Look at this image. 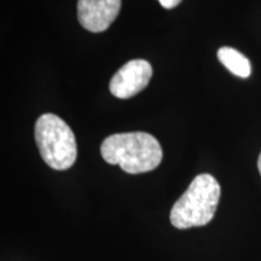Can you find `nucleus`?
Returning a JSON list of instances; mask_svg holds the SVG:
<instances>
[{
    "instance_id": "f257e3e1",
    "label": "nucleus",
    "mask_w": 261,
    "mask_h": 261,
    "mask_svg": "<svg viewBox=\"0 0 261 261\" xmlns=\"http://www.w3.org/2000/svg\"><path fill=\"white\" fill-rule=\"evenodd\" d=\"M100 154L109 165H117L129 174L154 171L162 161V148L154 136L145 132L117 133L100 145Z\"/></svg>"
},
{
    "instance_id": "f03ea898",
    "label": "nucleus",
    "mask_w": 261,
    "mask_h": 261,
    "mask_svg": "<svg viewBox=\"0 0 261 261\" xmlns=\"http://www.w3.org/2000/svg\"><path fill=\"white\" fill-rule=\"evenodd\" d=\"M220 198V185L213 175H197L171 211V223L179 230L211 223Z\"/></svg>"
},
{
    "instance_id": "7ed1b4c3",
    "label": "nucleus",
    "mask_w": 261,
    "mask_h": 261,
    "mask_svg": "<svg viewBox=\"0 0 261 261\" xmlns=\"http://www.w3.org/2000/svg\"><path fill=\"white\" fill-rule=\"evenodd\" d=\"M35 140L42 160L56 171H65L76 161L74 132L60 116L44 114L35 123Z\"/></svg>"
},
{
    "instance_id": "20e7f679",
    "label": "nucleus",
    "mask_w": 261,
    "mask_h": 261,
    "mask_svg": "<svg viewBox=\"0 0 261 261\" xmlns=\"http://www.w3.org/2000/svg\"><path fill=\"white\" fill-rule=\"evenodd\" d=\"M152 76L151 64L144 60L127 62L110 80L109 90L114 96L127 99L142 92Z\"/></svg>"
},
{
    "instance_id": "39448f33",
    "label": "nucleus",
    "mask_w": 261,
    "mask_h": 261,
    "mask_svg": "<svg viewBox=\"0 0 261 261\" xmlns=\"http://www.w3.org/2000/svg\"><path fill=\"white\" fill-rule=\"evenodd\" d=\"M121 9V0H79L77 18L85 29L92 33L107 31Z\"/></svg>"
},
{
    "instance_id": "423d86ee",
    "label": "nucleus",
    "mask_w": 261,
    "mask_h": 261,
    "mask_svg": "<svg viewBox=\"0 0 261 261\" xmlns=\"http://www.w3.org/2000/svg\"><path fill=\"white\" fill-rule=\"evenodd\" d=\"M218 58L225 68L240 77H248L252 73L250 62L241 52L232 47H221L218 51Z\"/></svg>"
},
{
    "instance_id": "0eeeda50",
    "label": "nucleus",
    "mask_w": 261,
    "mask_h": 261,
    "mask_svg": "<svg viewBox=\"0 0 261 261\" xmlns=\"http://www.w3.org/2000/svg\"><path fill=\"white\" fill-rule=\"evenodd\" d=\"M165 9H173L181 3V0H159Z\"/></svg>"
},
{
    "instance_id": "6e6552de",
    "label": "nucleus",
    "mask_w": 261,
    "mask_h": 261,
    "mask_svg": "<svg viewBox=\"0 0 261 261\" xmlns=\"http://www.w3.org/2000/svg\"><path fill=\"white\" fill-rule=\"evenodd\" d=\"M257 167H259V172H260V175H261V154L259 156V160H257Z\"/></svg>"
}]
</instances>
